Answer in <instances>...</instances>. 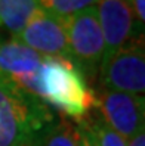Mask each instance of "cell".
<instances>
[{
    "mask_svg": "<svg viewBox=\"0 0 145 146\" xmlns=\"http://www.w3.org/2000/svg\"><path fill=\"white\" fill-rule=\"evenodd\" d=\"M56 121L40 99L0 80V146H40Z\"/></svg>",
    "mask_w": 145,
    "mask_h": 146,
    "instance_id": "6da1fadb",
    "label": "cell"
},
{
    "mask_svg": "<svg viewBox=\"0 0 145 146\" xmlns=\"http://www.w3.org/2000/svg\"><path fill=\"white\" fill-rule=\"evenodd\" d=\"M39 84L40 100L70 118L80 121L95 108V92L77 68L65 59L46 56Z\"/></svg>",
    "mask_w": 145,
    "mask_h": 146,
    "instance_id": "7a4b0ae2",
    "label": "cell"
},
{
    "mask_svg": "<svg viewBox=\"0 0 145 146\" xmlns=\"http://www.w3.org/2000/svg\"><path fill=\"white\" fill-rule=\"evenodd\" d=\"M64 19L71 62L84 77L93 80L105 55V41L102 34L96 6L86 7Z\"/></svg>",
    "mask_w": 145,
    "mask_h": 146,
    "instance_id": "3957f363",
    "label": "cell"
},
{
    "mask_svg": "<svg viewBox=\"0 0 145 146\" xmlns=\"http://www.w3.org/2000/svg\"><path fill=\"white\" fill-rule=\"evenodd\" d=\"M99 89L144 96L145 50L142 38L129 40L101 62L98 70Z\"/></svg>",
    "mask_w": 145,
    "mask_h": 146,
    "instance_id": "277c9868",
    "label": "cell"
},
{
    "mask_svg": "<svg viewBox=\"0 0 145 146\" xmlns=\"http://www.w3.org/2000/svg\"><path fill=\"white\" fill-rule=\"evenodd\" d=\"M95 109L102 121L117 134H120L126 142L144 131V96L99 89L95 93Z\"/></svg>",
    "mask_w": 145,
    "mask_h": 146,
    "instance_id": "5b68a950",
    "label": "cell"
},
{
    "mask_svg": "<svg viewBox=\"0 0 145 146\" xmlns=\"http://www.w3.org/2000/svg\"><path fill=\"white\" fill-rule=\"evenodd\" d=\"M45 59L16 38L0 40V80L40 99L39 77Z\"/></svg>",
    "mask_w": 145,
    "mask_h": 146,
    "instance_id": "8992f818",
    "label": "cell"
},
{
    "mask_svg": "<svg viewBox=\"0 0 145 146\" xmlns=\"http://www.w3.org/2000/svg\"><path fill=\"white\" fill-rule=\"evenodd\" d=\"M12 38H16L41 56L59 58L71 62L64 19L41 9L28 21L18 36Z\"/></svg>",
    "mask_w": 145,
    "mask_h": 146,
    "instance_id": "52a82bcc",
    "label": "cell"
},
{
    "mask_svg": "<svg viewBox=\"0 0 145 146\" xmlns=\"http://www.w3.org/2000/svg\"><path fill=\"white\" fill-rule=\"evenodd\" d=\"M96 13L105 41L104 59L124 46L129 40L139 37V31L142 33L135 21L129 0H98Z\"/></svg>",
    "mask_w": 145,
    "mask_h": 146,
    "instance_id": "ba28073f",
    "label": "cell"
},
{
    "mask_svg": "<svg viewBox=\"0 0 145 146\" xmlns=\"http://www.w3.org/2000/svg\"><path fill=\"white\" fill-rule=\"evenodd\" d=\"M39 11L36 0H0V25L16 37Z\"/></svg>",
    "mask_w": 145,
    "mask_h": 146,
    "instance_id": "9c48e42d",
    "label": "cell"
},
{
    "mask_svg": "<svg viewBox=\"0 0 145 146\" xmlns=\"http://www.w3.org/2000/svg\"><path fill=\"white\" fill-rule=\"evenodd\" d=\"M80 121L86 125L95 146H126V140L120 134H117L114 130H111L101 119L99 115L93 118L86 115Z\"/></svg>",
    "mask_w": 145,
    "mask_h": 146,
    "instance_id": "30bf717a",
    "label": "cell"
},
{
    "mask_svg": "<svg viewBox=\"0 0 145 146\" xmlns=\"http://www.w3.org/2000/svg\"><path fill=\"white\" fill-rule=\"evenodd\" d=\"M40 146H77V128L67 119H58L46 133Z\"/></svg>",
    "mask_w": 145,
    "mask_h": 146,
    "instance_id": "8fae6325",
    "label": "cell"
},
{
    "mask_svg": "<svg viewBox=\"0 0 145 146\" xmlns=\"http://www.w3.org/2000/svg\"><path fill=\"white\" fill-rule=\"evenodd\" d=\"M39 7L58 18H67L86 7L96 6L98 0H36Z\"/></svg>",
    "mask_w": 145,
    "mask_h": 146,
    "instance_id": "7c38bea8",
    "label": "cell"
},
{
    "mask_svg": "<svg viewBox=\"0 0 145 146\" xmlns=\"http://www.w3.org/2000/svg\"><path fill=\"white\" fill-rule=\"evenodd\" d=\"M132 11L135 15V21L138 27L144 30V21H145V0H129Z\"/></svg>",
    "mask_w": 145,
    "mask_h": 146,
    "instance_id": "4fadbf2b",
    "label": "cell"
},
{
    "mask_svg": "<svg viewBox=\"0 0 145 146\" xmlns=\"http://www.w3.org/2000/svg\"><path fill=\"white\" fill-rule=\"evenodd\" d=\"M76 128H77V146H95L86 125H84L82 121L76 125Z\"/></svg>",
    "mask_w": 145,
    "mask_h": 146,
    "instance_id": "5bb4252c",
    "label": "cell"
},
{
    "mask_svg": "<svg viewBox=\"0 0 145 146\" xmlns=\"http://www.w3.org/2000/svg\"><path fill=\"white\" fill-rule=\"evenodd\" d=\"M126 146H145V131H141L126 142Z\"/></svg>",
    "mask_w": 145,
    "mask_h": 146,
    "instance_id": "9a60e30c",
    "label": "cell"
},
{
    "mask_svg": "<svg viewBox=\"0 0 145 146\" xmlns=\"http://www.w3.org/2000/svg\"><path fill=\"white\" fill-rule=\"evenodd\" d=\"M0 27H2V25H0Z\"/></svg>",
    "mask_w": 145,
    "mask_h": 146,
    "instance_id": "2e32d148",
    "label": "cell"
}]
</instances>
